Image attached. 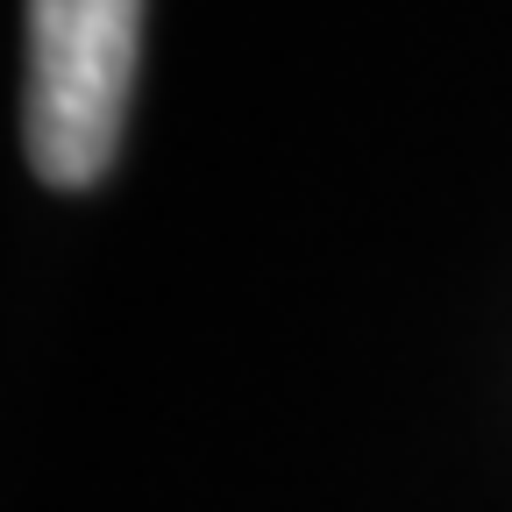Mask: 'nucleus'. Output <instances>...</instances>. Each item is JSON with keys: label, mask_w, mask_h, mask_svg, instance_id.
Instances as JSON below:
<instances>
[{"label": "nucleus", "mask_w": 512, "mask_h": 512, "mask_svg": "<svg viewBox=\"0 0 512 512\" xmlns=\"http://www.w3.org/2000/svg\"><path fill=\"white\" fill-rule=\"evenodd\" d=\"M150 0H29L22 143L43 185L79 192L107 178L143 64Z\"/></svg>", "instance_id": "1"}]
</instances>
